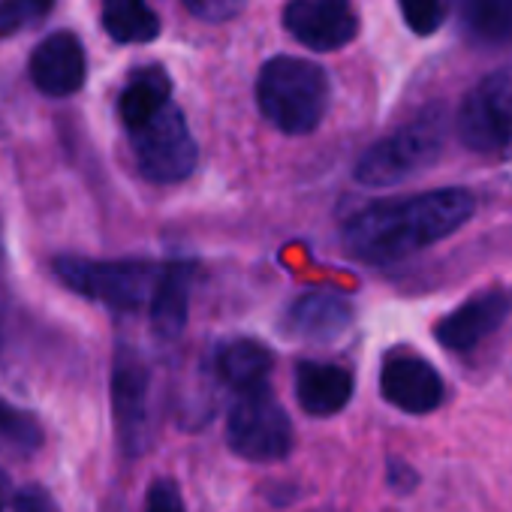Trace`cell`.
<instances>
[{"label":"cell","mask_w":512,"mask_h":512,"mask_svg":"<svg viewBox=\"0 0 512 512\" xmlns=\"http://www.w3.org/2000/svg\"><path fill=\"white\" fill-rule=\"evenodd\" d=\"M476 211L464 187H440L401 202H374L344 229L347 247L368 263H398L449 238Z\"/></svg>","instance_id":"1"},{"label":"cell","mask_w":512,"mask_h":512,"mask_svg":"<svg viewBox=\"0 0 512 512\" xmlns=\"http://www.w3.org/2000/svg\"><path fill=\"white\" fill-rule=\"evenodd\" d=\"M332 85L323 67L305 58L278 55L256 79V103L269 124L287 136H305L326 118Z\"/></svg>","instance_id":"2"},{"label":"cell","mask_w":512,"mask_h":512,"mask_svg":"<svg viewBox=\"0 0 512 512\" xmlns=\"http://www.w3.org/2000/svg\"><path fill=\"white\" fill-rule=\"evenodd\" d=\"M446 142V115L440 106L422 109L395 133L374 142L356 163V181L365 187H395L428 169Z\"/></svg>","instance_id":"3"},{"label":"cell","mask_w":512,"mask_h":512,"mask_svg":"<svg viewBox=\"0 0 512 512\" xmlns=\"http://www.w3.org/2000/svg\"><path fill=\"white\" fill-rule=\"evenodd\" d=\"M55 275L85 299L103 302L115 311H136L151 302L163 269L145 260H85V256H58Z\"/></svg>","instance_id":"4"},{"label":"cell","mask_w":512,"mask_h":512,"mask_svg":"<svg viewBox=\"0 0 512 512\" xmlns=\"http://www.w3.org/2000/svg\"><path fill=\"white\" fill-rule=\"evenodd\" d=\"M458 139L482 157H512V67L479 79L458 109Z\"/></svg>","instance_id":"5"},{"label":"cell","mask_w":512,"mask_h":512,"mask_svg":"<svg viewBox=\"0 0 512 512\" xmlns=\"http://www.w3.org/2000/svg\"><path fill=\"white\" fill-rule=\"evenodd\" d=\"M226 443L247 461H281L293 449V425L269 386L241 392L226 419Z\"/></svg>","instance_id":"6"},{"label":"cell","mask_w":512,"mask_h":512,"mask_svg":"<svg viewBox=\"0 0 512 512\" xmlns=\"http://www.w3.org/2000/svg\"><path fill=\"white\" fill-rule=\"evenodd\" d=\"M133 154L139 172L154 184H178L184 181L199 160L196 139L175 103H166L151 121L130 130Z\"/></svg>","instance_id":"7"},{"label":"cell","mask_w":512,"mask_h":512,"mask_svg":"<svg viewBox=\"0 0 512 512\" xmlns=\"http://www.w3.org/2000/svg\"><path fill=\"white\" fill-rule=\"evenodd\" d=\"M148 368L145 362L121 347L112 365V413L118 425V440L127 455H142L151 440L148 428Z\"/></svg>","instance_id":"8"},{"label":"cell","mask_w":512,"mask_h":512,"mask_svg":"<svg viewBox=\"0 0 512 512\" xmlns=\"http://www.w3.org/2000/svg\"><path fill=\"white\" fill-rule=\"evenodd\" d=\"M284 28L311 52H338L356 40L359 19L350 0H290Z\"/></svg>","instance_id":"9"},{"label":"cell","mask_w":512,"mask_h":512,"mask_svg":"<svg viewBox=\"0 0 512 512\" xmlns=\"http://www.w3.org/2000/svg\"><path fill=\"white\" fill-rule=\"evenodd\" d=\"M31 82L46 94V97H70L85 85L88 64H85V49L76 34L58 31L40 40V46L31 52L28 64Z\"/></svg>","instance_id":"10"},{"label":"cell","mask_w":512,"mask_h":512,"mask_svg":"<svg viewBox=\"0 0 512 512\" xmlns=\"http://www.w3.org/2000/svg\"><path fill=\"white\" fill-rule=\"evenodd\" d=\"M512 311V293L509 290H488L464 302L458 311H452L446 320L437 323L434 335L437 341L452 353H467L479 347L488 335H494L503 320Z\"/></svg>","instance_id":"11"},{"label":"cell","mask_w":512,"mask_h":512,"mask_svg":"<svg viewBox=\"0 0 512 512\" xmlns=\"http://www.w3.org/2000/svg\"><path fill=\"white\" fill-rule=\"evenodd\" d=\"M380 392L392 407L422 416L443 404V377L422 356H392L383 365Z\"/></svg>","instance_id":"12"},{"label":"cell","mask_w":512,"mask_h":512,"mask_svg":"<svg viewBox=\"0 0 512 512\" xmlns=\"http://www.w3.org/2000/svg\"><path fill=\"white\" fill-rule=\"evenodd\" d=\"M353 323V305L341 293H305L299 296L284 320V329L302 341H335Z\"/></svg>","instance_id":"13"},{"label":"cell","mask_w":512,"mask_h":512,"mask_svg":"<svg viewBox=\"0 0 512 512\" xmlns=\"http://www.w3.org/2000/svg\"><path fill=\"white\" fill-rule=\"evenodd\" d=\"M296 398L311 416H335L353 398V374L341 365L302 362L296 371Z\"/></svg>","instance_id":"14"},{"label":"cell","mask_w":512,"mask_h":512,"mask_svg":"<svg viewBox=\"0 0 512 512\" xmlns=\"http://www.w3.org/2000/svg\"><path fill=\"white\" fill-rule=\"evenodd\" d=\"M190 281H193V272L184 263H175V266L163 269V275L157 281V290H154V296L148 302L151 329H154L157 338L175 341L184 332L187 314H190Z\"/></svg>","instance_id":"15"},{"label":"cell","mask_w":512,"mask_h":512,"mask_svg":"<svg viewBox=\"0 0 512 512\" xmlns=\"http://www.w3.org/2000/svg\"><path fill=\"white\" fill-rule=\"evenodd\" d=\"M217 374L238 395L260 389L272 374V353L256 341H229L217 353Z\"/></svg>","instance_id":"16"},{"label":"cell","mask_w":512,"mask_h":512,"mask_svg":"<svg viewBox=\"0 0 512 512\" xmlns=\"http://www.w3.org/2000/svg\"><path fill=\"white\" fill-rule=\"evenodd\" d=\"M172 97V82L166 76V70L160 67H148V70H139L130 85L121 91V100H118V112H121V121L127 124V130H136L142 127L145 121H151Z\"/></svg>","instance_id":"17"},{"label":"cell","mask_w":512,"mask_h":512,"mask_svg":"<svg viewBox=\"0 0 512 512\" xmlns=\"http://www.w3.org/2000/svg\"><path fill=\"white\" fill-rule=\"evenodd\" d=\"M100 19L115 43L139 46L160 37V19L145 0H103Z\"/></svg>","instance_id":"18"},{"label":"cell","mask_w":512,"mask_h":512,"mask_svg":"<svg viewBox=\"0 0 512 512\" xmlns=\"http://www.w3.org/2000/svg\"><path fill=\"white\" fill-rule=\"evenodd\" d=\"M461 16L482 43H512V0H461Z\"/></svg>","instance_id":"19"},{"label":"cell","mask_w":512,"mask_h":512,"mask_svg":"<svg viewBox=\"0 0 512 512\" xmlns=\"http://www.w3.org/2000/svg\"><path fill=\"white\" fill-rule=\"evenodd\" d=\"M0 440H7L19 449H37L43 443V428L31 413L0 398Z\"/></svg>","instance_id":"20"},{"label":"cell","mask_w":512,"mask_h":512,"mask_svg":"<svg viewBox=\"0 0 512 512\" xmlns=\"http://www.w3.org/2000/svg\"><path fill=\"white\" fill-rule=\"evenodd\" d=\"M55 0H0V37H13L43 22Z\"/></svg>","instance_id":"21"},{"label":"cell","mask_w":512,"mask_h":512,"mask_svg":"<svg viewBox=\"0 0 512 512\" xmlns=\"http://www.w3.org/2000/svg\"><path fill=\"white\" fill-rule=\"evenodd\" d=\"M398 7H401V16H404L407 28L413 34H419V37L434 34L446 19L443 0H398Z\"/></svg>","instance_id":"22"},{"label":"cell","mask_w":512,"mask_h":512,"mask_svg":"<svg viewBox=\"0 0 512 512\" xmlns=\"http://www.w3.org/2000/svg\"><path fill=\"white\" fill-rule=\"evenodd\" d=\"M184 7L190 16L202 19V22H229L244 10V0H184Z\"/></svg>","instance_id":"23"},{"label":"cell","mask_w":512,"mask_h":512,"mask_svg":"<svg viewBox=\"0 0 512 512\" xmlns=\"http://www.w3.org/2000/svg\"><path fill=\"white\" fill-rule=\"evenodd\" d=\"M145 512H187L178 485L172 479H154L148 488Z\"/></svg>","instance_id":"24"},{"label":"cell","mask_w":512,"mask_h":512,"mask_svg":"<svg viewBox=\"0 0 512 512\" xmlns=\"http://www.w3.org/2000/svg\"><path fill=\"white\" fill-rule=\"evenodd\" d=\"M13 512H61V509L43 485L31 482L13 494Z\"/></svg>","instance_id":"25"},{"label":"cell","mask_w":512,"mask_h":512,"mask_svg":"<svg viewBox=\"0 0 512 512\" xmlns=\"http://www.w3.org/2000/svg\"><path fill=\"white\" fill-rule=\"evenodd\" d=\"M13 494H16V491H13V482H10V476H7L4 470H0V512L7 509V500H10Z\"/></svg>","instance_id":"26"}]
</instances>
